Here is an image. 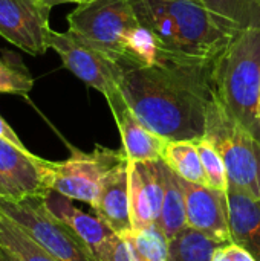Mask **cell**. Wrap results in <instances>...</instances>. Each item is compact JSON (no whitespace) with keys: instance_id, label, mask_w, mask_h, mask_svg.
Returning a JSON list of instances; mask_svg holds the SVG:
<instances>
[{"instance_id":"obj_1","label":"cell","mask_w":260,"mask_h":261,"mask_svg":"<svg viewBox=\"0 0 260 261\" xmlns=\"http://www.w3.org/2000/svg\"><path fill=\"white\" fill-rule=\"evenodd\" d=\"M213 64L164 60L126 69L120 90L138 119L158 136L198 141L205 136L215 98Z\"/></svg>"},{"instance_id":"obj_2","label":"cell","mask_w":260,"mask_h":261,"mask_svg":"<svg viewBox=\"0 0 260 261\" xmlns=\"http://www.w3.org/2000/svg\"><path fill=\"white\" fill-rule=\"evenodd\" d=\"M132 5L155 37L161 61L213 64L238 32L199 0H132Z\"/></svg>"},{"instance_id":"obj_3","label":"cell","mask_w":260,"mask_h":261,"mask_svg":"<svg viewBox=\"0 0 260 261\" xmlns=\"http://www.w3.org/2000/svg\"><path fill=\"white\" fill-rule=\"evenodd\" d=\"M215 98L260 139V28L236 32L213 64Z\"/></svg>"},{"instance_id":"obj_4","label":"cell","mask_w":260,"mask_h":261,"mask_svg":"<svg viewBox=\"0 0 260 261\" xmlns=\"http://www.w3.org/2000/svg\"><path fill=\"white\" fill-rule=\"evenodd\" d=\"M222 156L228 190L260 199V139L213 98L205 136Z\"/></svg>"},{"instance_id":"obj_5","label":"cell","mask_w":260,"mask_h":261,"mask_svg":"<svg viewBox=\"0 0 260 261\" xmlns=\"http://www.w3.org/2000/svg\"><path fill=\"white\" fill-rule=\"evenodd\" d=\"M0 211L58 261H100L83 239L48 210L43 199L0 196Z\"/></svg>"},{"instance_id":"obj_6","label":"cell","mask_w":260,"mask_h":261,"mask_svg":"<svg viewBox=\"0 0 260 261\" xmlns=\"http://www.w3.org/2000/svg\"><path fill=\"white\" fill-rule=\"evenodd\" d=\"M69 32L87 40L124 66V46L139 24L132 0H92L67 15Z\"/></svg>"},{"instance_id":"obj_7","label":"cell","mask_w":260,"mask_h":261,"mask_svg":"<svg viewBox=\"0 0 260 261\" xmlns=\"http://www.w3.org/2000/svg\"><path fill=\"white\" fill-rule=\"evenodd\" d=\"M70 150L72 153L67 159L51 161V191L92 206L104 176L127 158L123 150H110L101 145H97L90 153L77 148Z\"/></svg>"},{"instance_id":"obj_8","label":"cell","mask_w":260,"mask_h":261,"mask_svg":"<svg viewBox=\"0 0 260 261\" xmlns=\"http://www.w3.org/2000/svg\"><path fill=\"white\" fill-rule=\"evenodd\" d=\"M48 43L49 49L60 55L63 66L89 87L104 96L120 90L126 67L107 52L69 31L52 29Z\"/></svg>"},{"instance_id":"obj_9","label":"cell","mask_w":260,"mask_h":261,"mask_svg":"<svg viewBox=\"0 0 260 261\" xmlns=\"http://www.w3.org/2000/svg\"><path fill=\"white\" fill-rule=\"evenodd\" d=\"M51 6L43 0H0V37L29 55L49 49Z\"/></svg>"},{"instance_id":"obj_10","label":"cell","mask_w":260,"mask_h":261,"mask_svg":"<svg viewBox=\"0 0 260 261\" xmlns=\"http://www.w3.org/2000/svg\"><path fill=\"white\" fill-rule=\"evenodd\" d=\"M51 161L0 139V182L8 197H40L51 193Z\"/></svg>"},{"instance_id":"obj_11","label":"cell","mask_w":260,"mask_h":261,"mask_svg":"<svg viewBox=\"0 0 260 261\" xmlns=\"http://www.w3.org/2000/svg\"><path fill=\"white\" fill-rule=\"evenodd\" d=\"M179 184L185 200L187 226L199 231L216 243H231L227 191L192 184L182 177H179Z\"/></svg>"},{"instance_id":"obj_12","label":"cell","mask_w":260,"mask_h":261,"mask_svg":"<svg viewBox=\"0 0 260 261\" xmlns=\"http://www.w3.org/2000/svg\"><path fill=\"white\" fill-rule=\"evenodd\" d=\"M129 199L133 231L158 223L162 197V161H129Z\"/></svg>"},{"instance_id":"obj_13","label":"cell","mask_w":260,"mask_h":261,"mask_svg":"<svg viewBox=\"0 0 260 261\" xmlns=\"http://www.w3.org/2000/svg\"><path fill=\"white\" fill-rule=\"evenodd\" d=\"M48 210L64 222L90 248L100 261H110L116 234L97 216H90L74 206L72 199L51 191L44 199Z\"/></svg>"},{"instance_id":"obj_14","label":"cell","mask_w":260,"mask_h":261,"mask_svg":"<svg viewBox=\"0 0 260 261\" xmlns=\"http://www.w3.org/2000/svg\"><path fill=\"white\" fill-rule=\"evenodd\" d=\"M110 112L115 118L116 127L121 135L123 151L127 161H158L161 159L162 150L167 144V139L158 136L149 130L138 116L127 106L121 90L104 96Z\"/></svg>"},{"instance_id":"obj_15","label":"cell","mask_w":260,"mask_h":261,"mask_svg":"<svg viewBox=\"0 0 260 261\" xmlns=\"http://www.w3.org/2000/svg\"><path fill=\"white\" fill-rule=\"evenodd\" d=\"M127 164V159L123 161L104 176L98 197L92 205L97 217H100L120 237H126L130 231H133Z\"/></svg>"},{"instance_id":"obj_16","label":"cell","mask_w":260,"mask_h":261,"mask_svg":"<svg viewBox=\"0 0 260 261\" xmlns=\"http://www.w3.org/2000/svg\"><path fill=\"white\" fill-rule=\"evenodd\" d=\"M231 243L260 261V199L227 190Z\"/></svg>"},{"instance_id":"obj_17","label":"cell","mask_w":260,"mask_h":261,"mask_svg":"<svg viewBox=\"0 0 260 261\" xmlns=\"http://www.w3.org/2000/svg\"><path fill=\"white\" fill-rule=\"evenodd\" d=\"M162 174H164V197H162V206L156 225L170 242L184 228H187L185 200L179 184V177L164 162H162Z\"/></svg>"},{"instance_id":"obj_18","label":"cell","mask_w":260,"mask_h":261,"mask_svg":"<svg viewBox=\"0 0 260 261\" xmlns=\"http://www.w3.org/2000/svg\"><path fill=\"white\" fill-rule=\"evenodd\" d=\"M161 161L184 180L208 185L195 141H167Z\"/></svg>"},{"instance_id":"obj_19","label":"cell","mask_w":260,"mask_h":261,"mask_svg":"<svg viewBox=\"0 0 260 261\" xmlns=\"http://www.w3.org/2000/svg\"><path fill=\"white\" fill-rule=\"evenodd\" d=\"M202 3L233 31L260 28V0H202Z\"/></svg>"},{"instance_id":"obj_20","label":"cell","mask_w":260,"mask_h":261,"mask_svg":"<svg viewBox=\"0 0 260 261\" xmlns=\"http://www.w3.org/2000/svg\"><path fill=\"white\" fill-rule=\"evenodd\" d=\"M221 243L187 226L169 242V261H211Z\"/></svg>"},{"instance_id":"obj_21","label":"cell","mask_w":260,"mask_h":261,"mask_svg":"<svg viewBox=\"0 0 260 261\" xmlns=\"http://www.w3.org/2000/svg\"><path fill=\"white\" fill-rule=\"evenodd\" d=\"M0 245L21 261H58L38 246L17 223L0 211Z\"/></svg>"},{"instance_id":"obj_22","label":"cell","mask_w":260,"mask_h":261,"mask_svg":"<svg viewBox=\"0 0 260 261\" xmlns=\"http://www.w3.org/2000/svg\"><path fill=\"white\" fill-rule=\"evenodd\" d=\"M123 239L129 243L135 261H169V240L158 225L130 231Z\"/></svg>"},{"instance_id":"obj_23","label":"cell","mask_w":260,"mask_h":261,"mask_svg":"<svg viewBox=\"0 0 260 261\" xmlns=\"http://www.w3.org/2000/svg\"><path fill=\"white\" fill-rule=\"evenodd\" d=\"M198 153L201 156V162L207 176V182L208 187L215 188V190H221V191H227L228 190V176H227V168L225 164L222 161V156L219 154V151L215 148V145L207 139H198L195 141Z\"/></svg>"},{"instance_id":"obj_24","label":"cell","mask_w":260,"mask_h":261,"mask_svg":"<svg viewBox=\"0 0 260 261\" xmlns=\"http://www.w3.org/2000/svg\"><path fill=\"white\" fill-rule=\"evenodd\" d=\"M32 89L34 78L21 63L18 64L0 58V93L21 95L23 98H28Z\"/></svg>"},{"instance_id":"obj_25","label":"cell","mask_w":260,"mask_h":261,"mask_svg":"<svg viewBox=\"0 0 260 261\" xmlns=\"http://www.w3.org/2000/svg\"><path fill=\"white\" fill-rule=\"evenodd\" d=\"M211 261H256L254 257L245 251L244 248L238 246L236 243H227V245H221Z\"/></svg>"},{"instance_id":"obj_26","label":"cell","mask_w":260,"mask_h":261,"mask_svg":"<svg viewBox=\"0 0 260 261\" xmlns=\"http://www.w3.org/2000/svg\"><path fill=\"white\" fill-rule=\"evenodd\" d=\"M110 261H135L129 243L123 239V237H116L115 243H113V249H112V255Z\"/></svg>"},{"instance_id":"obj_27","label":"cell","mask_w":260,"mask_h":261,"mask_svg":"<svg viewBox=\"0 0 260 261\" xmlns=\"http://www.w3.org/2000/svg\"><path fill=\"white\" fill-rule=\"evenodd\" d=\"M0 139L18 147V148H26L25 144L21 142V139L18 138V135L12 130V127L0 116Z\"/></svg>"},{"instance_id":"obj_28","label":"cell","mask_w":260,"mask_h":261,"mask_svg":"<svg viewBox=\"0 0 260 261\" xmlns=\"http://www.w3.org/2000/svg\"><path fill=\"white\" fill-rule=\"evenodd\" d=\"M46 5H49L51 8L57 6V5H66V3H74V5H83V3H89L92 0H43Z\"/></svg>"},{"instance_id":"obj_29","label":"cell","mask_w":260,"mask_h":261,"mask_svg":"<svg viewBox=\"0 0 260 261\" xmlns=\"http://www.w3.org/2000/svg\"><path fill=\"white\" fill-rule=\"evenodd\" d=\"M0 196H8V191L5 190V187L2 185V182H0Z\"/></svg>"},{"instance_id":"obj_30","label":"cell","mask_w":260,"mask_h":261,"mask_svg":"<svg viewBox=\"0 0 260 261\" xmlns=\"http://www.w3.org/2000/svg\"><path fill=\"white\" fill-rule=\"evenodd\" d=\"M257 119H259V124H260V102H259V112H257Z\"/></svg>"},{"instance_id":"obj_31","label":"cell","mask_w":260,"mask_h":261,"mask_svg":"<svg viewBox=\"0 0 260 261\" xmlns=\"http://www.w3.org/2000/svg\"><path fill=\"white\" fill-rule=\"evenodd\" d=\"M199 2H202V0H199Z\"/></svg>"}]
</instances>
